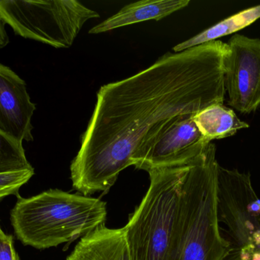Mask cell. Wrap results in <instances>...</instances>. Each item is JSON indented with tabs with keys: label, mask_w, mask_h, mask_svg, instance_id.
I'll use <instances>...</instances> for the list:
<instances>
[{
	"label": "cell",
	"mask_w": 260,
	"mask_h": 260,
	"mask_svg": "<svg viewBox=\"0 0 260 260\" xmlns=\"http://www.w3.org/2000/svg\"><path fill=\"white\" fill-rule=\"evenodd\" d=\"M260 18V5L245 9L242 12L225 18L218 24L203 31L201 33L183 41L174 47V53L183 51L186 49L197 47L206 43L216 41L218 38L226 36L250 25Z\"/></svg>",
	"instance_id": "13"
},
{
	"label": "cell",
	"mask_w": 260,
	"mask_h": 260,
	"mask_svg": "<svg viewBox=\"0 0 260 260\" xmlns=\"http://www.w3.org/2000/svg\"><path fill=\"white\" fill-rule=\"evenodd\" d=\"M218 222L230 252L223 260H251L255 235L260 229V199L250 174L218 166L217 178Z\"/></svg>",
	"instance_id": "6"
},
{
	"label": "cell",
	"mask_w": 260,
	"mask_h": 260,
	"mask_svg": "<svg viewBox=\"0 0 260 260\" xmlns=\"http://www.w3.org/2000/svg\"><path fill=\"white\" fill-rule=\"evenodd\" d=\"M66 260H132L124 227H98L82 237Z\"/></svg>",
	"instance_id": "10"
},
{
	"label": "cell",
	"mask_w": 260,
	"mask_h": 260,
	"mask_svg": "<svg viewBox=\"0 0 260 260\" xmlns=\"http://www.w3.org/2000/svg\"><path fill=\"white\" fill-rule=\"evenodd\" d=\"M189 3V0H144L131 3L90 29L89 34L104 33L149 20L159 21L186 7Z\"/></svg>",
	"instance_id": "11"
},
{
	"label": "cell",
	"mask_w": 260,
	"mask_h": 260,
	"mask_svg": "<svg viewBox=\"0 0 260 260\" xmlns=\"http://www.w3.org/2000/svg\"><path fill=\"white\" fill-rule=\"evenodd\" d=\"M188 165L148 172V190L124 227L132 260L172 258L178 238L182 189Z\"/></svg>",
	"instance_id": "4"
},
{
	"label": "cell",
	"mask_w": 260,
	"mask_h": 260,
	"mask_svg": "<svg viewBox=\"0 0 260 260\" xmlns=\"http://www.w3.org/2000/svg\"><path fill=\"white\" fill-rule=\"evenodd\" d=\"M193 120L203 137L209 142L231 137L239 130L249 128V125L240 120L233 110L223 104L205 108L193 116Z\"/></svg>",
	"instance_id": "12"
},
{
	"label": "cell",
	"mask_w": 260,
	"mask_h": 260,
	"mask_svg": "<svg viewBox=\"0 0 260 260\" xmlns=\"http://www.w3.org/2000/svg\"><path fill=\"white\" fill-rule=\"evenodd\" d=\"M195 114L170 119L144 138L132 157V165L150 170L189 164L206 151L208 141L197 128Z\"/></svg>",
	"instance_id": "7"
},
{
	"label": "cell",
	"mask_w": 260,
	"mask_h": 260,
	"mask_svg": "<svg viewBox=\"0 0 260 260\" xmlns=\"http://www.w3.org/2000/svg\"><path fill=\"white\" fill-rule=\"evenodd\" d=\"M106 203L99 198L50 189L19 198L11 211L16 238L38 250L72 242L105 225Z\"/></svg>",
	"instance_id": "2"
},
{
	"label": "cell",
	"mask_w": 260,
	"mask_h": 260,
	"mask_svg": "<svg viewBox=\"0 0 260 260\" xmlns=\"http://www.w3.org/2000/svg\"><path fill=\"white\" fill-rule=\"evenodd\" d=\"M211 142L186 167L177 245L171 260H223L230 252L221 235L217 209L219 164Z\"/></svg>",
	"instance_id": "3"
},
{
	"label": "cell",
	"mask_w": 260,
	"mask_h": 260,
	"mask_svg": "<svg viewBox=\"0 0 260 260\" xmlns=\"http://www.w3.org/2000/svg\"><path fill=\"white\" fill-rule=\"evenodd\" d=\"M228 44L213 41L160 56L148 68L101 87L80 149L70 166L85 196L107 192L151 131L181 114L223 104Z\"/></svg>",
	"instance_id": "1"
},
{
	"label": "cell",
	"mask_w": 260,
	"mask_h": 260,
	"mask_svg": "<svg viewBox=\"0 0 260 260\" xmlns=\"http://www.w3.org/2000/svg\"><path fill=\"white\" fill-rule=\"evenodd\" d=\"M0 260H19L14 248L13 237L6 235L0 227Z\"/></svg>",
	"instance_id": "16"
},
{
	"label": "cell",
	"mask_w": 260,
	"mask_h": 260,
	"mask_svg": "<svg viewBox=\"0 0 260 260\" xmlns=\"http://www.w3.org/2000/svg\"><path fill=\"white\" fill-rule=\"evenodd\" d=\"M224 68L229 105L244 114L256 111L260 105V39L234 35Z\"/></svg>",
	"instance_id": "8"
},
{
	"label": "cell",
	"mask_w": 260,
	"mask_h": 260,
	"mask_svg": "<svg viewBox=\"0 0 260 260\" xmlns=\"http://www.w3.org/2000/svg\"><path fill=\"white\" fill-rule=\"evenodd\" d=\"M35 175V169L0 174V201L11 195H17L21 186Z\"/></svg>",
	"instance_id": "15"
},
{
	"label": "cell",
	"mask_w": 260,
	"mask_h": 260,
	"mask_svg": "<svg viewBox=\"0 0 260 260\" xmlns=\"http://www.w3.org/2000/svg\"><path fill=\"white\" fill-rule=\"evenodd\" d=\"M35 109L25 82L0 64V132L21 145L32 141L31 119Z\"/></svg>",
	"instance_id": "9"
},
{
	"label": "cell",
	"mask_w": 260,
	"mask_h": 260,
	"mask_svg": "<svg viewBox=\"0 0 260 260\" xmlns=\"http://www.w3.org/2000/svg\"><path fill=\"white\" fill-rule=\"evenodd\" d=\"M5 21L0 15V50L6 47L9 42V36L5 27Z\"/></svg>",
	"instance_id": "17"
},
{
	"label": "cell",
	"mask_w": 260,
	"mask_h": 260,
	"mask_svg": "<svg viewBox=\"0 0 260 260\" xmlns=\"http://www.w3.org/2000/svg\"><path fill=\"white\" fill-rule=\"evenodd\" d=\"M0 15L16 35L69 48L88 20L100 15L77 0H0Z\"/></svg>",
	"instance_id": "5"
},
{
	"label": "cell",
	"mask_w": 260,
	"mask_h": 260,
	"mask_svg": "<svg viewBox=\"0 0 260 260\" xmlns=\"http://www.w3.org/2000/svg\"><path fill=\"white\" fill-rule=\"evenodd\" d=\"M32 169L23 145L0 132V174Z\"/></svg>",
	"instance_id": "14"
}]
</instances>
